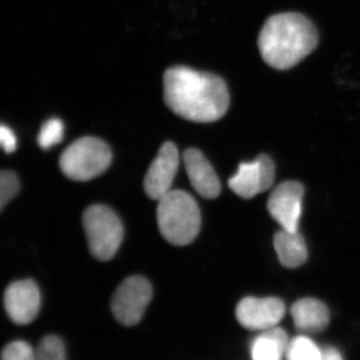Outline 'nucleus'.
Listing matches in <instances>:
<instances>
[{
    "instance_id": "obj_21",
    "label": "nucleus",
    "mask_w": 360,
    "mask_h": 360,
    "mask_svg": "<svg viewBox=\"0 0 360 360\" xmlns=\"http://www.w3.org/2000/svg\"><path fill=\"white\" fill-rule=\"evenodd\" d=\"M0 141H1L2 148L6 153H13L18 148L15 134L6 125H1L0 127Z\"/></svg>"
},
{
    "instance_id": "obj_15",
    "label": "nucleus",
    "mask_w": 360,
    "mask_h": 360,
    "mask_svg": "<svg viewBox=\"0 0 360 360\" xmlns=\"http://www.w3.org/2000/svg\"><path fill=\"white\" fill-rule=\"evenodd\" d=\"M288 347V335L283 329H267L251 343V357L252 360H281Z\"/></svg>"
},
{
    "instance_id": "obj_17",
    "label": "nucleus",
    "mask_w": 360,
    "mask_h": 360,
    "mask_svg": "<svg viewBox=\"0 0 360 360\" xmlns=\"http://www.w3.org/2000/svg\"><path fill=\"white\" fill-rule=\"evenodd\" d=\"M65 125L58 118H51L42 125L37 137L39 146L44 150L51 149L52 146L60 143L63 139Z\"/></svg>"
},
{
    "instance_id": "obj_12",
    "label": "nucleus",
    "mask_w": 360,
    "mask_h": 360,
    "mask_svg": "<svg viewBox=\"0 0 360 360\" xmlns=\"http://www.w3.org/2000/svg\"><path fill=\"white\" fill-rule=\"evenodd\" d=\"M184 160L189 181L196 193L207 200L217 198L221 191V186L212 165L203 153L196 148L187 149Z\"/></svg>"
},
{
    "instance_id": "obj_4",
    "label": "nucleus",
    "mask_w": 360,
    "mask_h": 360,
    "mask_svg": "<svg viewBox=\"0 0 360 360\" xmlns=\"http://www.w3.org/2000/svg\"><path fill=\"white\" fill-rule=\"evenodd\" d=\"M111 162V151L105 142L84 137L71 143L61 153L59 167L66 177L87 181L103 174Z\"/></svg>"
},
{
    "instance_id": "obj_13",
    "label": "nucleus",
    "mask_w": 360,
    "mask_h": 360,
    "mask_svg": "<svg viewBox=\"0 0 360 360\" xmlns=\"http://www.w3.org/2000/svg\"><path fill=\"white\" fill-rule=\"evenodd\" d=\"M295 328L304 333H319L329 323V311L326 305L315 298H302L290 309Z\"/></svg>"
},
{
    "instance_id": "obj_8",
    "label": "nucleus",
    "mask_w": 360,
    "mask_h": 360,
    "mask_svg": "<svg viewBox=\"0 0 360 360\" xmlns=\"http://www.w3.org/2000/svg\"><path fill=\"white\" fill-rule=\"evenodd\" d=\"M304 188L297 181H284L270 194L267 210L270 217L281 229L297 231L302 212V198Z\"/></svg>"
},
{
    "instance_id": "obj_3",
    "label": "nucleus",
    "mask_w": 360,
    "mask_h": 360,
    "mask_svg": "<svg viewBox=\"0 0 360 360\" xmlns=\"http://www.w3.org/2000/svg\"><path fill=\"white\" fill-rule=\"evenodd\" d=\"M158 224L161 236L172 245L193 243L200 229L198 203L186 191H170L158 200Z\"/></svg>"
},
{
    "instance_id": "obj_1",
    "label": "nucleus",
    "mask_w": 360,
    "mask_h": 360,
    "mask_svg": "<svg viewBox=\"0 0 360 360\" xmlns=\"http://www.w3.org/2000/svg\"><path fill=\"white\" fill-rule=\"evenodd\" d=\"M163 97L175 115L200 123L224 117L231 101L227 85L221 77L186 66H174L165 71Z\"/></svg>"
},
{
    "instance_id": "obj_6",
    "label": "nucleus",
    "mask_w": 360,
    "mask_h": 360,
    "mask_svg": "<svg viewBox=\"0 0 360 360\" xmlns=\"http://www.w3.org/2000/svg\"><path fill=\"white\" fill-rule=\"evenodd\" d=\"M153 296L150 283L144 277L134 276L125 279L111 300V310L118 322L127 326L139 323Z\"/></svg>"
},
{
    "instance_id": "obj_11",
    "label": "nucleus",
    "mask_w": 360,
    "mask_h": 360,
    "mask_svg": "<svg viewBox=\"0 0 360 360\" xmlns=\"http://www.w3.org/2000/svg\"><path fill=\"white\" fill-rule=\"evenodd\" d=\"M4 307L9 319L15 323L23 326L34 321L40 307V293L37 283L27 279L7 286Z\"/></svg>"
},
{
    "instance_id": "obj_7",
    "label": "nucleus",
    "mask_w": 360,
    "mask_h": 360,
    "mask_svg": "<svg viewBox=\"0 0 360 360\" xmlns=\"http://www.w3.org/2000/svg\"><path fill=\"white\" fill-rule=\"evenodd\" d=\"M276 170L269 156L262 155L251 162L239 165L238 172L229 180V188L236 195L250 200L269 191L274 182Z\"/></svg>"
},
{
    "instance_id": "obj_9",
    "label": "nucleus",
    "mask_w": 360,
    "mask_h": 360,
    "mask_svg": "<svg viewBox=\"0 0 360 360\" xmlns=\"http://www.w3.org/2000/svg\"><path fill=\"white\" fill-rule=\"evenodd\" d=\"M236 319L250 330L276 328L285 314V305L276 297H245L236 307Z\"/></svg>"
},
{
    "instance_id": "obj_18",
    "label": "nucleus",
    "mask_w": 360,
    "mask_h": 360,
    "mask_svg": "<svg viewBox=\"0 0 360 360\" xmlns=\"http://www.w3.org/2000/svg\"><path fill=\"white\" fill-rule=\"evenodd\" d=\"M37 360H66L63 340L58 336H46L37 348Z\"/></svg>"
},
{
    "instance_id": "obj_2",
    "label": "nucleus",
    "mask_w": 360,
    "mask_h": 360,
    "mask_svg": "<svg viewBox=\"0 0 360 360\" xmlns=\"http://www.w3.org/2000/svg\"><path fill=\"white\" fill-rule=\"evenodd\" d=\"M257 44L267 65L277 70H290L316 49L319 33L302 14H274L262 26Z\"/></svg>"
},
{
    "instance_id": "obj_5",
    "label": "nucleus",
    "mask_w": 360,
    "mask_h": 360,
    "mask_svg": "<svg viewBox=\"0 0 360 360\" xmlns=\"http://www.w3.org/2000/svg\"><path fill=\"white\" fill-rule=\"evenodd\" d=\"M90 252L101 262L115 257L123 239V226L113 210L105 205L86 208L82 217Z\"/></svg>"
},
{
    "instance_id": "obj_16",
    "label": "nucleus",
    "mask_w": 360,
    "mask_h": 360,
    "mask_svg": "<svg viewBox=\"0 0 360 360\" xmlns=\"http://www.w3.org/2000/svg\"><path fill=\"white\" fill-rule=\"evenodd\" d=\"M286 356L288 360H322V352L310 338L300 336L288 345Z\"/></svg>"
},
{
    "instance_id": "obj_22",
    "label": "nucleus",
    "mask_w": 360,
    "mask_h": 360,
    "mask_svg": "<svg viewBox=\"0 0 360 360\" xmlns=\"http://www.w3.org/2000/svg\"><path fill=\"white\" fill-rule=\"evenodd\" d=\"M322 360H343V359L338 349L328 347L322 352Z\"/></svg>"
},
{
    "instance_id": "obj_20",
    "label": "nucleus",
    "mask_w": 360,
    "mask_h": 360,
    "mask_svg": "<svg viewBox=\"0 0 360 360\" xmlns=\"http://www.w3.org/2000/svg\"><path fill=\"white\" fill-rule=\"evenodd\" d=\"M1 360H37V352L25 341H15L4 348Z\"/></svg>"
},
{
    "instance_id": "obj_19",
    "label": "nucleus",
    "mask_w": 360,
    "mask_h": 360,
    "mask_svg": "<svg viewBox=\"0 0 360 360\" xmlns=\"http://www.w3.org/2000/svg\"><path fill=\"white\" fill-rule=\"evenodd\" d=\"M20 189V181L18 175L9 170H4L0 174V206L4 208L6 203H8L18 193Z\"/></svg>"
},
{
    "instance_id": "obj_10",
    "label": "nucleus",
    "mask_w": 360,
    "mask_h": 360,
    "mask_svg": "<svg viewBox=\"0 0 360 360\" xmlns=\"http://www.w3.org/2000/svg\"><path fill=\"white\" fill-rule=\"evenodd\" d=\"M179 167V153L172 142H165L149 167L144 179V191L148 198L160 200L172 191Z\"/></svg>"
},
{
    "instance_id": "obj_14",
    "label": "nucleus",
    "mask_w": 360,
    "mask_h": 360,
    "mask_svg": "<svg viewBox=\"0 0 360 360\" xmlns=\"http://www.w3.org/2000/svg\"><path fill=\"white\" fill-rule=\"evenodd\" d=\"M277 257L284 267L296 269L307 262V248L300 232L281 229L274 236Z\"/></svg>"
}]
</instances>
